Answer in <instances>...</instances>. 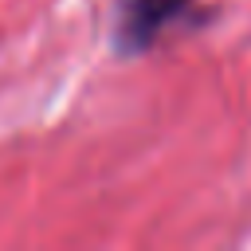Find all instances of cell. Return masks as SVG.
<instances>
[{
  "mask_svg": "<svg viewBox=\"0 0 251 251\" xmlns=\"http://www.w3.org/2000/svg\"><path fill=\"white\" fill-rule=\"evenodd\" d=\"M220 8L212 0H114L110 51L118 59H141L176 35L204 31Z\"/></svg>",
  "mask_w": 251,
  "mask_h": 251,
  "instance_id": "1",
  "label": "cell"
}]
</instances>
